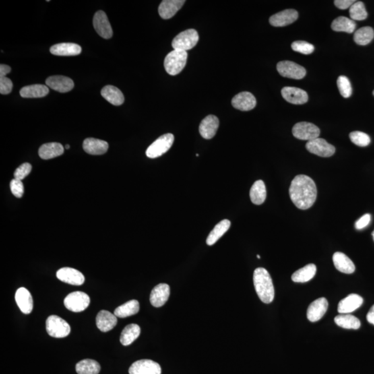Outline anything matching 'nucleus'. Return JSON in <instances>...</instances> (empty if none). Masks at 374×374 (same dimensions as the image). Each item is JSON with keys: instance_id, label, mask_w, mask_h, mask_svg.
Instances as JSON below:
<instances>
[{"instance_id": "nucleus-1", "label": "nucleus", "mask_w": 374, "mask_h": 374, "mask_svg": "<svg viewBox=\"0 0 374 374\" xmlns=\"http://www.w3.org/2000/svg\"><path fill=\"white\" fill-rule=\"evenodd\" d=\"M289 194L292 202L297 208L306 210L311 208L317 199V187L309 176H296L290 185Z\"/></svg>"}, {"instance_id": "nucleus-2", "label": "nucleus", "mask_w": 374, "mask_h": 374, "mask_svg": "<svg viewBox=\"0 0 374 374\" xmlns=\"http://www.w3.org/2000/svg\"><path fill=\"white\" fill-rule=\"evenodd\" d=\"M253 280L259 299L263 303H271L275 298V288L269 272L263 267H259L254 272Z\"/></svg>"}, {"instance_id": "nucleus-3", "label": "nucleus", "mask_w": 374, "mask_h": 374, "mask_svg": "<svg viewBox=\"0 0 374 374\" xmlns=\"http://www.w3.org/2000/svg\"><path fill=\"white\" fill-rule=\"evenodd\" d=\"M187 52L174 49L167 54L164 59V68L168 74L178 75L185 68L187 61Z\"/></svg>"}, {"instance_id": "nucleus-4", "label": "nucleus", "mask_w": 374, "mask_h": 374, "mask_svg": "<svg viewBox=\"0 0 374 374\" xmlns=\"http://www.w3.org/2000/svg\"><path fill=\"white\" fill-rule=\"evenodd\" d=\"M46 329L50 336L56 338H65L71 331L69 323L57 315H50L46 319Z\"/></svg>"}, {"instance_id": "nucleus-5", "label": "nucleus", "mask_w": 374, "mask_h": 374, "mask_svg": "<svg viewBox=\"0 0 374 374\" xmlns=\"http://www.w3.org/2000/svg\"><path fill=\"white\" fill-rule=\"evenodd\" d=\"M198 40L199 36L197 31L187 30L180 33L174 38L172 42V46L174 49L187 52V50L193 49L196 45Z\"/></svg>"}, {"instance_id": "nucleus-6", "label": "nucleus", "mask_w": 374, "mask_h": 374, "mask_svg": "<svg viewBox=\"0 0 374 374\" xmlns=\"http://www.w3.org/2000/svg\"><path fill=\"white\" fill-rule=\"evenodd\" d=\"M173 141L174 136L172 134L163 135L147 148L146 156L152 159L162 156L171 148Z\"/></svg>"}, {"instance_id": "nucleus-7", "label": "nucleus", "mask_w": 374, "mask_h": 374, "mask_svg": "<svg viewBox=\"0 0 374 374\" xmlns=\"http://www.w3.org/2000/svg\"><path fill=\"white\" fill-rule=\"evenodd\" d=\"M90 303V296L85 292L80 291L71 292L64 300V305L66 309L75 313L85 311Z\"/></svg>"}, {"instance_id": "nucleus-8", "label": "nucleus", "mask_w": 374, "mask_h": 374, "mask_svg": "<svg viewBox=\"0 0 374 374\" xmlns=\"http://www.w3.org/2000/svg\"><path fill=\"white\" fill-rule=\"evenodd\" d=\"M292 134L296 139L311 141L318 138L320 130L317 126L309 122H300L292 128Z\"/></svg>"}, {"instance_id": "nucleus-9", "label": "nucleus", "mask_w": 374, "mask_h": 374, "mask_svg": "<svg viewBox=\"0 0 374 374\" xmlns=\"http://www.w3.org/2000/svg\"><path fill=\"white\" fill-rule=\"evenodd\" d=\"M277 69L282 77L296 79V80H300L304 78L306 73L304 67L291 61L280 62L277 64Z\"/></svg>"}, {"instance_id": "nucleus-10", "label": "nucleus", "mask_w": 374, "mask_h": 374, "mask_svg": "<svg viewBox=\"0 0 374 374\" xmlns=\"http://www.w3.org/2000/svg\"><path fill=\"white\" fill-rule=\"evenodd\" d=\"M306 149L310 153L322 158H329L334 155L335 148L327 142L325 139L317 138L308 141L306 144Z\"/></svg>"}, {"instance_id": "nucleus-11", "label": "nucleus", "mask_w": 374, "mask_h": 374, "mask_svg": "<svg viewBox=\"0 0 374 374\" xmlns=\"http://www.w3.org/2000/svg\"><path fill=\"white\" fill-rule=\"evenodd\" d=\"M93 24L96 33L105 39H110L113 35L111 25L106 13L98 11L95 13L93 19Z\"/></svg>"}, {"instance_id": "nucleus-12", "label": "nucleus", "mask_w": 374, "mask_h": 374, "mask_svg": "<svg viewBox=\"0 0 374 374\" xmlns=\"http://www.w3.org/2000/svg\"><path fill=\"white\" fill-rule=\"evenodd\" d=\"M162 369L158 362L151 360H139L129 368V374H161Z\"/></svg>"}, {"instance_id": "nucleus-13", "label": "nucleus", "mask_w": 374, "mask_h": 374, "mask_svg": "<svg viewBox=\"0 0 374 374\" xmlns=\"http://www.w3.org/2000/svg\"><path fill=\"white\" fill-rule=\"evenodd\" d=\"M56 277L61 282L73 286H81L85 282L84 275L80 271L71 267H63L56 272Z\"/></svg>"}, {"instance_id": "nucleus-14", "label": "nucleus", "mask_w": 374, "mask_h": 374, "mask_svg": "<svg viewBox=\"0 0 374 374\" xmlns=\"http://www.w3.org/2000/svg\"><path fill=\"white\" fill-rule=\"evenodd\" d=\"M299 14L294 9H286L270 17V24L273 27H282L287 26L295 22L297 20Z\"/></svg>"}, {"instance_id": "nucleus-15", "label": "nucleus", "mask_w": 374, "mask_h": 374, "mask_svg": "<svg viewBox=\"0 0 374 374\" xmlns=\"http://www.w3.org/2000/svg\"><path fill=\"white\" fill-rule=\"evenodd\" d=\"M328 306V301L325 297L319 298L312 302L307 311L308 319L312 322L319 321L327 313Z\"/></svg>"}, {"instance_id": "nucleus-16", "label": "nucleus", "mask_w": 374, "mask_h": 374, "mask_svg": "<svg viewBox=\"0 0 374 374\" xmlns=\"http://www.w3.org/2000/svg\"><path fill=\"white\" fill-rule=\"evenodd\" d=\"M46 86L61 93L68 92L74 87L73 81L64 76H53L46 80Z\"/></svg>"}, {"instance_id": "nucleus-17", "label": "nucleus", "mask_w": 374, "mask_h": 374, "mask_svg": "<svg viewBox=\"0 0 374 374\" xmlns=\"http://www.w3.org/2000/svg\"><path fill=\"white\" fill-rule=\"evenodd\" d=\"M282 95L286 102L292 104L302 105L309 100L306 91L294 87H285L282 90Z\"/></svg>"}, {"instance_id": "nucleus-18", "label": "nucleus", "mask_w": 374, "mask_h": 374, "mask_svg": "<svg viewBox=\"0 0 374 374\" xmlns=\"http://www.w3.org/2000/svg\"><path fill=\"white\" fill-rule=\"evenodd\" d=\"M232 104L236 109L241 111H249L255 108L257 100L252 93L243 92L234 96L232 101Z\"/></svg>"}, {"instance_id": "nucleus-19", "label": "nucleus", "mask_w": 374, "mask_h": 374, "mask_svg": "<svg viewBox=\"0 0 374 374\" xmlns=\"http://www.w3.org/2000/svg\"><path fill=\"white\" fill-rule=\"evenodd\" d=\"M170 296V286L166 284H160L153 288L150 295L151 304L154 307L164 306Z\"/></svg>"}, {"instance_id": "nucleus-20", "label": "nucleus", "mask_w": 374, "mask_h": 374, "mask_svg": "<svg viewBox=\"0 0 374 374\" xmlns=\"http://www.w3.org/2000/svg\"><path fill=\"white\" fill-rule=\"evenodd\" d=\"M218 127V118L214 115L207 116L201 121L199 127L200 134L203 138L212 139L216 135Z\"/></svg>"}, {"instance_id": "nucleus-21", "label": "nucleus", "mask_w": 374, "mask_h": 374, "mask_svg": "<svg viewBox=\"0 0 374 374\" xmlns=\"http://www.w3.org/2000/svg\"><path fill=\"white\" fill-rule=\"evenodd\" d=\"M185 3V0H164L159 7V14L164 20L171 18Z\"/></svg>"}, {"instance_id": "nucleus-22", "label": "nucleus", "mask_w": 374, "mask_h": 374, "mask_svg": "<svg viewBox=\"0 0 374 374\" xmlns=\"http://www.w3.org/2000/svg\"><path fill=\"white\" fill-rule=\"evenodd\" d=\"M15 302L23 313L30 314L34 307V302L30 292L27 288H20L15 293Z\"/></svg>"}, {"instance_id": "nucleus-23", "label": "nucleus", "mask_w": 374, "mask_h": 374, "mask_svg": "<svg viewBox=\"0 0 374 374\" xmlns=\"http://www.w3.org/2000/svg\"><path fill=\"white\" fill-rule=\"evenodd\" d=\"M363 303L362 296L356 294H351L341 300L338 304V311L340 314H350L357 310Z\"/></svg>"}, {"instance_id": "nucleus-24", "label": "nucleus", "mask_w": 374, "mask_h": 374, "mask_svg": "<svg viewBox=\"0 0 374 374\" xmlns=\"http://www.w3.org/2000/svg\"><path fill=\"white\" fill-rule=\"evenodd\" d=\"M96 323L101 331L108 332L117 325V318L114 314L102 310L96 315Z\"/></svg>"}, {"instance_id": "nucleus-25", "label": "nucleus", "mask_w": 374, "mask_h": 374, "mask_svg": "<svg viewBox=\"0 0 374 374\" xmlns=\"http://www.w3.org/2000/svg\"><path fill=\"white\" fill-rule=\"evenodd\" d=\"M83 149L87 153L93 156H100L107 152L109 145L106 141L94 138L85 139Z\"/></svg>"}, {"instance_id": "nucleus-26", "label": "nucleus", "mask_w": 374, "mask_h": 374, "mask_svg": "<svg viewBox=\"0 0 374 374\" xmlns=\"http://www.w3.org/2000/svg\"><path fill=\"white\" fill-rule=\"evenodd\" d=\"M333 263L335 268L345 274H352L356 270L354 263L344 253H335L333 257Z\"/></svg>"}, {"instance_id": "nucleus-27", "label": "nucleus", "mask_w": 374, "mask_h": 374, "mask_svg": "<svg viewBox=\"0 0 374 374\" xmlns=\"http://www.w3.org/2000/svg\"><path fill=\"white\" fill-rule=\"evenodd\" d=\"M81 52V46L75 43H60L50 48V52L53 55L60 56H77Z\"/></svg>"}, {"instance_id": "nucleus-28", "label": "nucleus", "mask_w": 374, "mask_h": 374, "mask_svg": "<svg viewBox=\"0 0 374 374\" xmlns=\"http://www.w3.org/2000/svg\"><path fill=\"white\" fill-rule=\"evenodd\" d=\"M64 153V147L61 143L57 142H52L44 143L40 146L38 154L42 160H50L63 155Z\"/></svg>"}, {"instance_id": "nucleus-29", "label": "nucleus", "mask_w": 374, "mask_h": 374, "mask_svg": "<svg viewBox=\"0 0 374 374\" xmlns=\"http://www.w3.org/2000/svg\"><path fill=\"white\" fill-rule=\"evenodd\" d=\"M102 96L114 106H121L123 104L124 96L121 90L113 85H106L101 92Z\"/></svg>"}, {"instance_id": "nucleus-30", "label": "nucleus", "mask_w": 374, "mask_h": 374, "mask_svg": "<svg viewBox=\"0 0 374 374\" xmlns=\"http://www.w3.org/2000/svg\"><path fill=\"white\" fill-rule=\"evenodd\" d=\"M49 92V89L46 85L36 84L28 85L21 89L20 94L23 98H42Z\"/></svg>"}, {"instance_id": "nucleus-31", "label": "nucleus", "mask_w": 374, "mask_h": 374, "mask_svg": "<svg viewBox=\"0 0 374 374\" xmlns=\"http://www.w3.org/2000/svg\"><path fill=\"white\" fill-rule=\"evenodd\" d=\"M266 187L262 180L256 181L251 189L250 196L253 204L257 205H262L266 199Z\"/></svg>"}, {"instance_id": "nucleus-32", "label": "nucleus", "mask_w": 374, "mask_h": 374, "mask_svg": "<svg viewBox=\"0 0 374 374\" xmlns=\"http://www.w3.org/2000/svg\"><path fill=\"white\" fill-rule=\"evenodd\" d=\"M230 226H231V222L228 219H225L217 224L207 238V245L209 246L214 245L228 232Z\"/></svg>"}, {"instance_id": "nucleus-33", "label": "nucleus", "mask_w": 374, "mask_h": 374, "mask_svg": "<svg viewBox=\"0 0 374 374\" xmlns=\"http://www.w3.org/2000/svg\"><path fill=\"white\" fill-rule=\"evenodd\" d=\"M141 333V329L139 326L135 323H131L127 326L122 331L120 336V342L123 346H129L139 338Z\"/></svg>"}, {"instance_id": "nucleus-34", "label": "nucleus", "mask_w": 374, "mask_h": 374, "mask_svg": "<svg viewBox=\"0 0 374 374\" xmlns=\"http://www.w3.org/2000/svg\"><path fill=\"white\" fill-rule=\"evenodd\" d=\"M317 272V267L315 264L311 263L296 270L292 275V280L296 283H305L309 282L315 277Z\"/></svg>"}, {"instance_id": "nucleus-35", "label": "nucleus", "mask_w": 374, "mask_h": 374, "mask_svg": "<svg viewBox=\"0 0 374 374\" xmlns=\"http://www.w3.org/2000/svg\"><path fill=\"white\" fill-rule=\"evenodd\" d=\"M139 311V303L137 300H133L119 306L114 310V315L120 318H125L135 315Z\"/></svg>"}, {"instance_id": "nucleus-36", "label": "nucleus", "mask_w": 374, "mask_h": 374, "mask_svg": "<svg viewBox=\"0 0 374 374\" xmlns=\"http://www.w3.org/2000/svg\"><path fill=\"white\" fill-rule=\"evenodd\" d=\"M356 27V24L354 20L343 16L335 19L331 24V29L335 32H346L348 34L354 33Z\"/></svg>"}, {"instance_id": "nucleus-37", "label": "nucleus", "mask_w": 374, "mask_h": 374, "mask_svg": "<svg viewBox=\"0 0 374 374\" xmlns=\"http://www.w3.org/2000/svg\"><path fill=\"white\" fill-rule=\"evenodd\" d=\"M76 370L78 374H98L101 371V366L96 360L85 359L77 364Z\"/></svg>"}, {"instance_id": "nucleus-38", "label": "nucleus", "mask_w": 374, "mask_h": 374, "mask_svg": "<svg viewBox=\"0 0 374 374\" xmlns=\"http://www.w3.org/2000/svg\"><path fill=\"white\" fill-rule=\"evenodd\" d=\"M334 320L339 327L346 329H358L361 325L359 319L350 314H340L335 317Z\"/></svg>"}, {"instance_id": "nucleus-39", "label": "nucleus", "mask_w": 374, "mask_h": 374, "mask_svg": "<svg viewBox=\"0 0 374 374\" xmlns=\"http://www.w3.org/2000/svg\"><path fill=\"white\" fill-rule=\"evenodd\" d=\"M374 38V31L371 27H364L355 32L354 40L356 44L364 46L369 44Z\"/></svg>"}, {"instance_id": "nucleus-40", "label": "nucleus", "mask_w": 374, "mask_h": 374, "mask_svg": "<svg viewBox=\"0 0 374 374\" xmlns=\"http://www.w3.org/2000/svg\"><path fill=\"white\" fill-rule=\"evenodd\" d=\"M350 15L351 18L354 20H364L367 17V12L365 6L362 2H356L350 7Z\"/></svg>"}, {"instance_id": "nucleus-41", "label": "nucleus", "mask_w": 374, "mask_h": 374, "mask_svg": "<svg viewBox=\"0 0 374 374\" xmlns=\"http://www.w3.org/2000/svg\"><path fill=\"white\" fill-rule=\"evenodd\" d=\"M350 137L351 141L358 146H367L371 143V139H370L369 135L367 134L362 133V132H352L350 133Z\"/></svg>"}, {"instance_id": "nucleus-42", "label": "nucleus", "mask_w": 374, "mask_h": 374, "mask_svg": "<svg viewBox=\"0 0 374 374\" xmlns=\"http://www.w3.org/2000/svg\"><path fill=\"white\" fill-rule=\"evenodd\" d=\"M337 85L341 95L344 98H348L352 94V87L348 79L344 76H340L337 80Z\"/></svg>"}, {"instance_id": "nucleus-43", "label": "nucleus", "mask_w": 374, "mask_h": 374, "mask_svg": "<svg viewBox=\"0 0 374 374\" xmlns=\"http://www.w3.org/2000/svg\"><path fill=\"white\" fill-rule=\"evenodd\" d=\"M291 47L293 51L306 54V55L313 53L315 50L313 44L308 42L301 41V40L292 42Z\"/></svg>"}, {"instance_id": "nucleus-44", "label": "nucleus", "mask_w": 374, "mask_h": 374, "mask_svg": "<svg viewBox=\"0 0 374 374\" xmlns=\"http://www.w3.org/2000/svg\"><path fill=\"white\" fill-rule=\"evenodd\" d=\"M10 189L11 192L15 197L20 198L22 197L24 192V185L20 180L14 179L11 180L10 183Z\"/></svg>"}, {"instance_id": "nucleus-45", "label": "nucleus", "mask_w": 374, "mask_h": 374, "mask_svg": "<svg viewBox=\"0 0 374 374\" xmlns=\"http://www.w3.org/2000/svg\"><path fill=\"white\" fill-rule=\"evenodd\" d=\"M32 166L30 163H24L15 170L14 178L15 179L20 180L24 179L32 171Z\"/></svg>"}, {"instance_id": "nucleus-46", "label": "nucleus", "mask_w": 374, "mask_h": 374, "mask_svg": "<svg viewBox=\"0 0 374 374\" xmlns=\"http://www.w3.org/2000/svg\"><path fill=\"white\" fill-rule=\"evenodd\" d=\"M13 89V83L7 77H0V93L2 94H10Z\"/></svg>"}, {"instance_id": "nucleus-47", "label": "nucleus", "mask_w": 374, "mask_h": 374, "mask_svg": "<svg viewBox=\"0 0 374 374\" xmlns=\"http://www.w3.org/2000/svg\"><path fill=\"white\" fill-rule=\"evenodd\" d=\"M370 221H371V215L364 214L355 223V228L356 230H362L369 224Z\"/></svg>"}, {"instance_id": "nucleus-48", "label": "nucleus", "mask_w": 374, "mask_h": 374, "mask_svg": "<svg viewBox=\"0 0 374 374\" xmlns=\"http://www.w3.org/2000/svg\"><path fill=\"white\" fill-rule=\"evenodd\" d=\"M355 3L354 0H335L334 2L335 7L342 10L350 8Z\"/></svg>"}, {"instance_id": "nucleus-49", "label": "nucleus", "mask_w": 374, "mask_h": 374, "mask_svg": "<svg viewBox=\"0 0 374 374\" xmlns=\"http://www.w3.org/2000/svg\"><path fill=\"white\" fill-rule=\"evenodd\" d=\"M11 68L9 65L2 64L0 65V77H6V75L11 72Z\"/></svg>"}, {"instance_id": "nucleus-50", "label": "nucleus", "mask_w": 374, "mask_h": 374, "mask_svg": "<svg viewBox=\"0 0 374 374\" xmlns=\"http://www.w3.org/2000/svg\"><path fill=\"white\" fill-rule=\"evenodd\" d=\"M367 319L370 323L374 325V305L372 306L371 309L369 310V313H367Z\"/></svg>"}, {"instance_id": "nucleus-51", "label": "nucleus", "mask_w": 374, "mask_h": 374, "mask_svg": "<svg viewBox=\"0 0 374 374\" xmlns=\"http://www.w3.org/2000/svg\"><path fill=\"white\" fill-rule=\"evenodd\" d=\"M69 148H70V146H69V145H68V144L66 145V146H65V148L66 149H69Z\"/></svg>"}, {"instance_id": "nucleus-52", "label": "nucleus", "mask_w": 374, "mask_h": 374, "mask_svg": "<svg viewBox=\"0 0 374 374\" xmlns=\"http://www.w3.org/2000/svg\"><path fill=\"white\" fill-rule=\"evenodd\" d=\"M257 257L258 259H260V258H261L260 256H259V255H257Z\"/></svg>"}, {"instance_id": "nucleus-53", "label": "nucleus", "mask_w": 374, "mask_h": 374, "mask_svg": "<svg viewBox=\"0 0 374 374\" xmlns=\"http://www.w3.org/2000/svg\"><path fill=\"white\" fill-rule=\"evenodd\" d=\"M372 235H373V240H374V231H373V234H372Z\"/></svg>"}, {"instance_id": "nucleus-54", "label": "nucleus", "mask_w": 374, "mask_h": 374, "mask_svg": "<svg viewBox=\"0 0 374 374\" xmlns=\"http://www.w3.org/2000/svg\"><path fill=\"white\" fill-rule=\"evenodd\" d=\"M373 96H374V90H373Z\"/></svg>"}]
</instances>
